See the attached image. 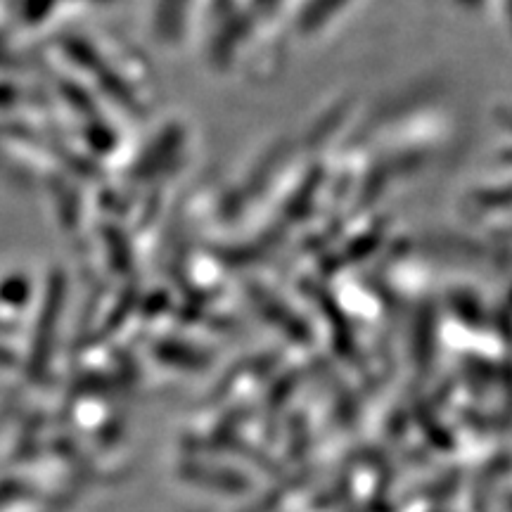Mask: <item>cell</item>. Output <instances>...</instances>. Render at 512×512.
I'll use <instances>...</instances> for the list:
<instances>
[{
    "instance_id": "obj_1",
    "label": "cell",
    "mask_w": 512,
    "mask_h": 512,
    "mask_svg": "<svg viewBox=\"0 0 512 512\" xmlns=\"http://www.w3.org/2000/svg\"><path fill=\"white\" fill-rule=\"evenodd\" d=\"M69 53H72L76 60L83 64V67L91 69V72L98 76L102 88H105V91H110L112 98H117L121 105H126V107H136V100H133V95L128 93V88L117 79V74H112L110 69L105 67V62L100 60L98 53H93L91 46H86V43H81V41H72L69 43Z\"/></svg>"
}]
</instances>
